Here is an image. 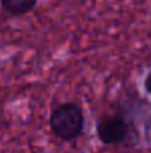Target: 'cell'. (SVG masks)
Returning <instances> with one entry per match:
<instances>
[{
    "label": "cell",
    "mask_w": 151,
    "mask_h": 153,
    "mask_svg": "<svg viewBox=\"0 0 151 153\" xmlns=\"http://www.w3.org/2000/svg\"><path fill=\"white\" fill-rule=\"evenodd\" d=\"M84 111L76 102H62L52 108L48 126L54 137L63 143H74L84 132Z\"/></svg>",
    "instance_id": "obj_1"
},
{
    "label": "cell",
    "mask_w": 151,
    "mask_h": 153,
    "mask_svg": "<svg viewBox=\"0 0 151 153\" xmlns=\"http://www.w3.org/2000/svg\"><path fill=\"white\" fill-rule=\"evenodd\" d=\"M134 133V125L120 113L102 114L96 122V136L104 145H122L128 143Z\"/></svg>",
    "instance_id": "obj_2"
},
{
    "label": "cell",
    "mask_w": 151,
    "mask_h": 153,
    "mask_svg": "<svg viewBox=\"0 0 151 153\" xmlns=\"http://www.w3.org/2000/svg\"><path fill=\"white\" fill-rule=\"evenodd\" d=\"M37 7L36 0H3L0 1L1 12L12 18H21L31 13Z\"/></svg>",
    "instance_id": "obj_3"
},
{
    "label": "cell",
    "mask_w": 151,
    "mask_h": 153,
    "mask_svg": "<svg viewBox=\"0 0 151 153\" xmlns=\"http://www.w3.org/2000/svg\"><path fill=\"white\" fill-rule=\"evenodd\" d=\"M143 89L144 91L147 93L149 95H151V69L147 71V74L144 75L143 79Z\"/></svg>",
    "instance_id": "obj_4"
}]
</instances>
